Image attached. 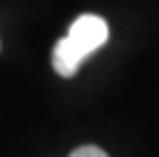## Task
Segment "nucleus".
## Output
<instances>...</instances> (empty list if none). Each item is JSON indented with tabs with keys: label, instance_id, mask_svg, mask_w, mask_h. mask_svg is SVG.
Returning <instances> with one entry per match:
<instances>
[{
	"label": "nucleus",
	"instance_id": "nucleus-1",
	"mask_svg": "<svg viewBox=\"0 0 159 157\" xmlns=\"http://www.w3.org/2000/svg\"><path fill=\"white\" fill-rule=\"evenodd\" d=\"M109 37V27L99 15H80L67 35L55 45L52 52V67L57 70V75L62 77H72L80 67V62L94 52L97 47H102Z\"/></svg>",
	"mask_w": 159,
	"mask_h": 157
},
{
	"label": "nucleus",
	"instance_id": "nucleus-2",
	"mask_svg": "<svg viewBox=\"0 0 159 157\" xmlns=\"http://www.w3.org/2000/svg\"><path fill=\"white\" fill-rule=\"evenodd\" d=\"M70 157H107V152L99 150V147H94V145H82V147H77Z\"/></svg>",
	"mask_w": 159,
	"mask_h": 157
}]
</instances>
